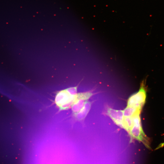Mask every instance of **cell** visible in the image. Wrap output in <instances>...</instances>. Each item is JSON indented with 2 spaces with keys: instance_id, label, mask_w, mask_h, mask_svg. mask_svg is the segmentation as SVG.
Instances as JSON below:
<instances>
[{
  "instance_id": "4",
  "label": "cell",
  "mask_w": 164,
  "mask_h": 164,
  "mask_svg": "<svg viewBox=\"0 0 164 164\" xmlns=\"http://www.w3.org/2000/svg\"><path fill=\"white\" fill-rule=\"evenodd\" d=\"M93 94L91 91L77 93L76 98L71 107L73 115L77 113L82 109L85 101Z\"/></svg>"
},
{
  "instance_id": "9",
  "label": "cell",
  "mask_w": 164,
  "mask_h": 164,
  "mask_svg": "<svg viewBox=\"0 0 164 164\" xmlns=\"http://www.w3.org/2000/svg\"><path fill=\"white\" fill-rule=\"evenodd\" d=\"M164 147V142L160 144L155 148V150H157Z\"/></svg>"
},
{
  "instance_id": "2",
  "label": "cell",
  "mask_w": 164,
  "mask_h": 164,
  "mask_svg": "<svg viewBox=\"0 0 164 164\" xmlns=\"http://www.w3.org/2000/svg\"><path fill=\"white\" fill-rule=\"evenodd\" d=\"M146 80H143L140 84L138 92L132 95L128 98L127 106L142 109L146 101L147 89Z\"/></svg>"
},
{
  "instance_id": "3",
  "label": "cell",
  "mask_w": 164,
  "mask_h": 164,
  "mask_svg": "<svg viewBox=\"0 0 164 164\" xmlns=\"http://www.w3.org/2000/svg\"><path fill=\"white\" fill-rule=\"evenodd\" d=\"M131 139H136L142 143L146 147L151 149L150 139L144 133L141 124V121H135L134 125L128 133Z\"/></svg>"
},
{
  "instance_id": "5",
  "label": "cell",
  "mask_w": 164,
  "mask_h": 164,
  "mask_svg": "<svg viewBox=\"0 0 164 164\" xmlns=\"http://www.w3.org/2000/svg\"><path fill=\"white\" fill-rule=\"evenodd\" d=\"M107 114L116 124L123 128L124 118L123 110H115L108 107L107 110Z\"/></svg>"
},
{
  "instance_id": "6",
  "label": "cell",
  "mask_w": 164,
  "mask_h": 164,
  "mask_svg": "<svg viewBox=\"0 0 164 164\" xmlns=\"http://www.w3.org/2000/svg\"><path fill=\"white\" fill-rule=\"evenodd\" d=\"M92 103L86 101L82 109L77 113L73 115L75 119L79 121H82L86 117L91 108Z\"/></svg>"
},
{
  "instance_id": "7",
  "label": "cell",
  "mask_w": 164,
  "mask_h": 164,
  "mask_svg": "<svg viewBox=\"0 0 164 164\" xmlns=\"http://www.w3.org/2000/svg\"><path fill=\"white\" fill-rule=\"evenodd\" d=\"M142 109L127 106L123 110L124 117H132L139 111H141Z\"/></svg>"
},
{
  "instance_id": "8",
  "label": "cell",
  "mask_w": 164,
  "mask_h": 164,
  "mask_svg": "<svg viewBox=\"0 0 164 164\" xmlns=\"http://www.w3.org/2000/svg\"><path fill=\"white\" fill-rule=\"evenodd\" d=\"M134 125L132 117H124L123 121V128L129 133Z\"/></svg>"
},
{
  "instance_id": "1",
  "label": "cell",
  "mask_w": 164,
  "mask_h": 164,
  "mask_svg": "<svg viewBox=\"0 0 164 164\" xmlns=\"http://www.w3.org/2000/svg\"><path fill=\"white\" fill-rule=\"evenodd\" d=\"M77 87H70L56 93L55 102L60 111L65 110L71 107L77 94Z\"/></svg>"
}]
</instances>
